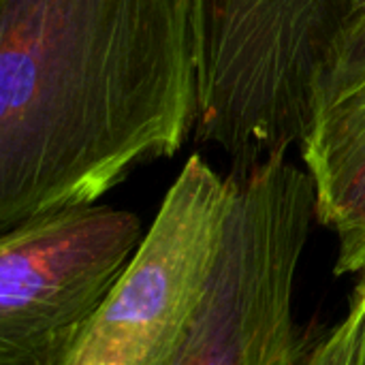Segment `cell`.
<instances>
[{
	"mask_svg": "<svg viewBox=\"0 0 365 365\" xmlns=\"http://www.w3.org/2000/svg\"><path fill=\"white\" fill-rule=\"evenodd\" d=\"M231 201V175L190 156L122 280L47 365L169 364L207 291Z\"/></svg>",
	"mask_w": 365,
	"mask_h": 365,
	"instance_id": "obj_4",
	"label": "cell"
},
{
	"mask_svg": "<svg viewBox=\"0 0 365 365\" xmlns=\"http://www.w3.org/2000/svg\"><path fill=\"white\" fill-rule=\"evenodd\" d=\"M340 248L336 259L338 276H359L365 280V225L338 235Z\"/></svg>",
	"mask_w": 365,
	"mask_h": 365,
	"instance_id": "obj_8",
	"label": "cell"
},
{
	"mask_svg": "<svg viewBox=\"0 0 365 365\" xmlns=\"http://www.w3.org/2000/svg\"><path fill=\"white\" fill-rule=\"evenodd\" d=\"M364 308L365 282L361 280L351 295L346 317L338 325L321 334L317 340H310V344L306 346L295 365H353Z\"/></svg>",
	"mask_w": 365,
	"mask_h": 365,
	"instance_id": "obj_7",
	"label": "cell"
},
{
	"mask_svg": "<svg viewBox=\"0 0 365 365\" xmlns=\"http://www.w3.org/2000/svg\"><path fill=\"white\" fill-rule=\"evenodd\" d=\"M364 0H199L197 137L231 169L289 152L312 83Z\"/></svg>",
	"mask_w": 365,
	"mask_h": 365,
	"instance_id": "obj_2",
	"label": "cell"
},
{
	"mask_svg": "<svg viewBox=\"0 0 365 365\" xmlns=\"http://www.w3.org/2000/svg\"><path fill=\"white\" fill-rule=\"evenodd\" d=\"M199 0H0V231L96 203L199 118Z\"/></svg>",
	"mask_w": 365,
	"mask_h": 365,
	"instance_id": "obj_1",
	"label": "cell"
},
{
	"mask_svg": "<svg viewBox=\"0 0 365 365\" xmlns=\"http://www.w3.org/2000/svg\"><path fill=\"white\" fill-rule=\"evenodd\" d=\"M299 145L314 182L317 220L338 235L365 225V15H357L314 77Z\"/></svg>",
	"mask_w": 365,
	"mask_h": 365,
	"instance_id": "obj_6",
	"label": "cell"
},
{
	"mask_svg": "<svg viewBox=\"0 0 365 365\" xmlns=\"http://www.w3.org/2000/svg\"><path fill=\"white\" fill-rule=\"evenodd\" d=\"M233 201L203 302L167 365H295L310 338L295 284L317 220L314 182L287 152L231 169Z\"/></svg>",
	"mask_w": 365,
	"mask_h": 365,
	"instance_id": "obj_3",
	"label": "cell"
},
{
	"mask_svg": "<svg viewBox=\"0 0 365 365\" xmlns=\"http://www.w3.org/2000/svg\"><path fill=\"white\" fill-rule=\"evenodd\" d=\"M145 233L98 203L32 216L0 237V365H47L96 314Z\"/></svg>",
	"mask_w": 365,
	"mask_h": 365,
	"instance_id": "obj_5",
	"label": "cell"
},
{
	"mask_svg": "<svg viewBox=\"0 0 365 365\" xmlns=\"http://www.w3.org/2000/svg\"><path fill=\"white\" fill-rule=\"evenodd\" d=\"M353 365H365V308L364 317H361V325H359V334H357V344H355Z\"/></svg>",
	"mask_w": 365,
	"mask_h": 365,
	"instance_id": "obj_9",
	"label": "cell"
}]
</instances>
